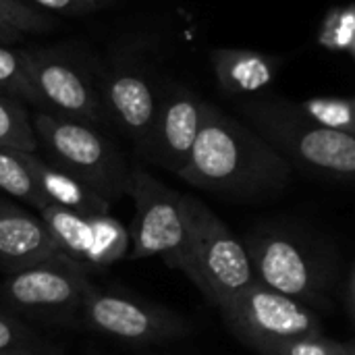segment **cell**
Masks as SVG:
<instances>
[{"instance_id": "6da1fadb", "label": "cell", "mask_w": 355, "mask_h": 355, "mask_svg": "<svg viewBox=\"0 0 355 355\" xmlns=\"http://www.w3.org/2000/svg\"><path fill=\"white\" fill-rule=\"evenodd\" d=\"M291 173L285 158L250 125L202 102L200 131L177 177L229 202L262 204L289 187Z\"/></svg>"}, {"instance_id": "7a4b0ae2", "label": "cell", "mask_w": 355, "mask_h": 355, "mask_svg": "<svg viewBox=\"0 0 355 355\" xmlns=\"http://www.w3.org/2000/svg\"><path fill=\"white\" fill-rule=\"evenodd\" d=\"M243 241L260 285L306 304L329 310L343 277L339 248L322 233L291 220H266Z\"/></svg>"}, {"instance_id": "3957f363", "label": "cell", "mask_w": 355, "mask_h": 355, "mask_svg": "<svg viewBox=\"0 0 355 355\" xmlns=\"http://www.w3.org/2000/svg\"><path fill=\"white\" fill-rule=\"evenodd\" d=\"M250 127L266 139L291 168L318 179L349 183L355 175V135L308 121L295 102L252 98L239 106Z\"/></svg>"}, {"instance_id": "277c9868", "label": "cell", "mask_w": 355, "mask_h": 355, "mask_svg": "<svg viewBox=\"0 0 355 355\" xmlns=\"http://www.w3.org/2000/svg\"><path fill=\"white\" fill-rule=\"evenodd\" d=\"M179 210L185 227V277L214 308L256 283L243 241L200 198L181 193Z\"/></svg>"}, {"instance_id": "5b68a950", "label": "cell", "mask_w": 355, "mask_h": 355, "mask_svg": "<svg viewBox=\"0 0 355 355\" xmlns=\"http://www.w3.org/2000/svg\"><path fill=\"white\" fill-rule=\"evenodd\" d=\"M31 127L50 164L110 202L127 196L131 166L94 125L42 110L33 114Z\"/></svg>"}, {"instance_id": "8992f818", "label": "cell", "mask_w": 355, "mask_h": 355, "mask_svg": "<svg viewBox=\"0 0 355 355\" xmlns=\"http://www.w3.org/2000/svg\"><path fill=\"white\" fill-rule=\"evenodd\" d=\"M218 312L235 339L260 355H275L291 341L322 333L318 312L258 281L220 304Z\"/></svg>"}, {"instance_id": "52a82bcc", "label": "cell", "mask_w": 355, "mask_h": 355, "mask_svg": "<svg viewBox=\"0 0 355 355\" xmlns=\"http://www.w3.org/2000/svg\"><path fill=\"white\" fill-rule=\"evenodd\" d=\"M92 287L89 275L69 258L54 254L0 281V308L50 324L79 320L81 302Z\"/></svg>"}, {"instance_id": "ba28073f", "label": "cell", "mask_w": 355, "mask_h": 355, "mask_svg": "<svg viewBox=\"0 0 355 355\" xmlns=\"http://www.w3.org/2000/svg\"><path fill=\"white\" fill-rule=\"evenodd\" d=\"M127 196L133 200L127 258H160L185 275V227L179 210L181 193L164 185L144 166H131Z\"/></svg>"}, {"instance_id": "9c48e42d", "label": "cell", "mask_w": 355, "mask_h": 355, "mask_svg": "<svg viewBox=\"0 0 355 355\" xmlns=\"http://www.w3.org/2000/svg\"><path fill=\"white\" fill-rule=\"evenodd\" d=\"M79 322L114 341L152 347L191 335V322L181 314L92 285L79 308Z\"/></svg>"}, {"instance_id": "30bf717a", "label": "cell", "mask_w": 355, "mask_h": 355, "mask_svg": "<svg viewBox=\"0 0 355 355\" xmlns=\"http://www.w3.org/2000/svg\"><path fill=\"white\" fill-rule=\"evenodd\" d=\"M56 254L81 266L87 275L127 258L129 231L112 214H79L60 206L40 210Z\"/></svg>"}, {"instance_id": "8fae6325", "label": "cell", "mask_w": 355, "mask_h": 355, "mask_svg": "<svg viewBox=\"0 0 355 355\" xmlns=\"http://www.w3.org/2000/svg\"><path fill=\"white\" fill-rule=\"evenodd\" d=\"M21 52L40 104L50 108L46 112L94 127L106 121L98 87L77 62L50 48H31Z\"/></svg>"}, {"instance_id": "7c38bea8", "label": "cell", "mask_w": 355, "mask_h": 355, "mask_svg": "<svg viewBox=\"0 0 355 355\" xmlns=\"http://www.w3.org/2000/svg\"><path fill=\"white\" fill-rule=\"evenodd\" d=\"M202 102L204 100L181 83H162L158 89L156 119L141 156L179 175L189 160L200 131Z\"/></svg>"}, {"instance_id": "4fadbf2b", "label": "cell", "mask_w": 355, "mask_h": 355, "mask_svg": "<svg viewBox=\"0 0 355 355\" xmlns=\"http://www.w3.org/2000/svg\"><path fill=\"white\" fill-rule=\"evenodd\" d=\"M98 94L108 121L144 154L158 110V89L144 69L129 60L114 62L102 77Z\"/></svg>"}, {"instance_id": "5bb4252c", "label": "cell", "mask_w": 355, "mask_h": 355, "mask_svg": "<svg viewBox=\"0 0 355 355\" xmlns=\"http://www.w3.org/2000/svg\"><path fill=\"white\" fill-rule=\"evenodd\" d=\"M54 254L56 248L42 218L0 196V270L10 275Z\"/></svg>"}, {"instance_id": "9a60e30c", "label": "cell", "mask_w": 355, "mask_h": 355, "mask_svg": "<svg viewBox=\"0 0 355 355\" xmlns=\"http://www.w3.org/2000/svg\"><path fill=\"white\" fill-rule=\"evenodd\" d=\"M210 62L223 92L245 98L256 96L275 83L283 58L250 48H214L210 50Z\"/></svg>"}, {"instance_id": "2e32d148", "label": "cell", "mask_w": 355, "mask_h": 355, "mask_svg": "<svg viewBox=\"0 0 355 355\" xmlns=\"http://www.w3.org/2000/svg\"><path fill=\"white\" fill-rule=\"evenodd\" d=\"M29 164L48 204H54V206H60L79 214H110V206H112L110 200L96 193L81 181L67 175L64 171L56 168L37 152H29Z\"/></svg>"}, {"instance_id": "e0dca14e", "label": "cell", "mask_w": 355, "mask_h": 355, "mask_svg": "<svg viewBox=\"0 0 355 355\" xmlns=\"http://www.w3.org/2000/svg\"><path fill=\"white\" fill-rule=\"evenodd\" d=\"M0 196H8L37 212L50 206L31 171L29 152L0 146Z\"/></svg>"}, {"instance_id": "ac0fdd59", "label": "cell", "mask_w": 355, "mask_h": 355, "mask_svg": "<svg viewBox=\"0 0 355 355\" xmlns=\"http://www.w3.org/2000/svg\"><path fill=\"white\" fill-rule=\"evenodd\" d=\"M0 355H64L19 316L0 308Z\"/></svg>"}, {"instance_id": "d6986e66", "label": "cell", "mask_w": 355, "mask_h": 355, "mask_svg": "<svg viewBox=\"0 0 355 355\" xmlns=\"http://www.w3.org/2000/svg\"><path fill=\"white\" fill-rule=\"evenodd\" d=\"M300 112L318 127L355 135V106L352 98L341 96H314L295 102Z\"/></svg>"}, {"instance_id": "ffe728a7", "label": "cell", "mask_w": 355, "mask_h": 355, "mask_svg": "<svg viewBox=\"0 0 355 355\" xmlns=\"http://www.w3.org/2000/svg\"><path fill=\"white\" fill-rule=\"evenodd\" d=\"M318 46H322L329 52H339L355 56V6L352 2L333 6L327 10L318 35H316Z\"/></svg>"}, {"instance_id": "44dd1931", "label": "cell", "mask_w": 355, "mask_h": 355, "mask_svg": "<svg viewBox=\"0 0 355 355\" xmlns=\"http://www.w3.org/2000/svg\"><path fill=\"white\" fill-rule=\"evenodd\" d=\"M0 146L37 152V139L31 121L19 100L0 94Z\"/></svg>"}, {"instance_id": "7402d4cb", "label": "cell", "mask_w": 355, "mask_h": 355, "mask_svg": "<svg viewBox=\"0 0 355 355\" xmlns=\"http://www.w3.org/2000/svg\"><path fill=\"white\" fill-rule=\"evenodd\" d=\"M0 94L15 100L40 104L23 52L8 48V44H0Z\"/></svg>"}, {"instance_id": "603a6c76", "label": "cell", "mask_w": 355, "mask_h": 355, "mask_svg": "<svg viewBox=\"0 0 355 355\" xmlns=\"http://www.w3.org/2000/svg\"><path fill=\"white\" fill-rule=\"evenodd\" d=\"M58 21L23 0H0V29L15 33H48Z\"/></svg>"}, {"instance_id": "cb8c5ba5", "label": "cell", "mask_w": 355, "mask_h": 355, "mask_svg": "<svg viewBox=\"0 0 355 355\" xmlns=\"http://www.w3.org/2000/svg\"><path fill=\"white\" fill-rule=\"evenodd\" d=\"M275 355H355V345L354 341H339L318 333L287 343Z\"/></svg>"}, {"instance_id": "d4e9b609", "label": "cell", "mask_w": 355, "mask_h": 355, "mask_svg": "<svg viewBox=\"0 0 355 355\" xmlns=\"http://www.w3.org/2000/svg\"><path fill=\"white\" fill-rule=\"evenodd\" d=\"M44 12L50 15H67V17H85L104 8H112L116 0H23Z\"/></svg>"}, {"instance_id": "484cf974", "label": "cell", "mask_w": 355, "mask_h": 355, "mask_svg": "<svg viewBox=\"0 0 355 355\" xmlns=\"http://www.w3.org/2000/svg\"><path fill=\"white\" fill-rule=\"evenodd\" d=\"M339 304L343 306L349 322L355 320V268L354 264H347V268L343 270L341 283H339V291H337Z\"/></svg>"}, {"instance_id": "4316f807", "label": "cell", "mask_w": 355, "mask_h": 355, "mask_svg": "<svg viewBox=\"0 0 355 355\" xmlns=\"http://www.w3.org/2000/svg\"><path fill=\"white\" fill-rule=\"evenodd\" d=\"M17 40H19V33L0 29V44H12V42H17Z\"/></svg>"}]
</instances>
